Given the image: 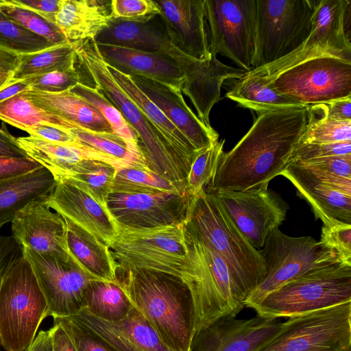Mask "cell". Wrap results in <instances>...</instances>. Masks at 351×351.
<instances>
[{"label":"cell","instance_id":"cell-1","mask_svg":"<svg viewBox=\"0 0 351 351\" xmlns=\"http://www.w3.org/2000/svg\"><path fill=\"white\" fill-rule=\"evenodd\" d=\"M308 117V106L260 113L238 143L222 153L215 177L206 186L215 191L268 188L289 165Z\"/></svg>","mask_w":351,"mask_h":351},{"label":"cell","instance_id":"cell-2","mask_svg":"<svg viewBox=\"0 0 351 351\" xmlns=\"http://www.w3.org/2000/svg\"><path fill=\"white\" fill-rule=\"evenodd\" d=\"M115 280L169 348L191 351L196 311L191 291L180 278L153 271L117 269Z\"/></svg>","mask_w":351,"mask_h":351},{"label":"cell","instance_id":"cell-3","mask_svg":"<svg viewBox=\"0 0 351 351\" xmlns=\"http://www.w3.org/2000/svg\"><path fill=\"white\" fill-rule=\"evenodd\" d=\"M76 69L88 77L122 113L138 136L139 148L147 168L188 193L190 167L113 77L95 39L73 43Z\"/></svg>","mask_w":351,"mask_h":351},{"label":"cell","instance_id":"cell-4","mask_svg":"<svg viewBox=\"0 0 351 351\" xmlns=\"http://www.w3.org/2000/svg\"><path fill=\"white\" fill-rule=\"evenodd\" d=\"M184 225L186 233L223 259L247 298L266 275L264 261L259 250L230 219L210 187L192 197Z\"/></svg>","mask_w":351,"mask_h":351},{"label":"cell","instance_id":"cell-5","mask_svg":"<svg viewBox=\"0 0 351 351\" xmlns=\"http://www.w3.org/2000/svg\"><path fill=\"white\" fill-rule=\"evenodd\" d=\"M184 232L186 254L180 278L193 298L196 332L220 318L236 317L244 308L247 297L223 259L185 230Z\"/></svg>","mask_w":351,"mask_h":351},{"label":"cell","instance_id":"cell-6","mask_svg":"<svg viewBox=\"0 0 351 351\" xmlns=\"http://www.w3.org/2000/svg\"><path fill=\"white\" fill-rule=\"evenodd\" d=\"M351 301V264L310 270L267 295L252 308L269 318L291 317Z\"/></svg>","mask_w":351,"mask_h":351},{"label":"cell","instance_id":"cell-7","mask_svg":"<svg viewBox=\"0 0 351 351\" xmlns=\"http://www.w3.org/2000/svg\"><path fill=\"white\" fill-rule=\"evenodd\" d=\"M47 315V305L30 264L23 256L5 274L0 286V345L25 351Z\"/></svg>","mask_w":351,"mask_h":351},{"label":"cell","instance_id":"cell-8","mask_svg":"<svg viewBox=\"0 0 351 351\" xmlns=\"http://www.w3.org/2000/svg\"><path fill=\"white\" fill-rule=\"evenodd\" d=\"M117 224L108 247L117 269H142L180 278L186 254L184 223L134 228Z\"/></svg>","mask_w":351,"mask_h":351},{"label":"cell","instance_id":"cell-9","mask_svg":"<svg viewBox=\"0 0 351 351\" xmlns=\"http://www.w3.org/2000/svg\"><path fill=\"white\" fill-rule=\"evenodd\" d=\"M252 69L271 64L297 49L308 37L319 0H256Z\"/></svg>","mask_w":351,"mask_h":351},{"label":"cell","instance_id":"cell-10","mask_svg":"<svg viewBox=\"0 0 351 351\" xmlns=\"http://www.w3.org/2000/svg\"><path fill=\"white\" fill-rule=\"evenodd\" d=\"M259 252L266 275L245 300V306L252 308L267 295L304 273L343 263L335 251L311 237H290L279 228L270 232Z\"/></svg>","mask_w":351,"mask_h":351},{"label":"cell","instance_id":"cell-11","mask_svg":"<svg viewBox=\"0 0 351 351\" xmlns=\"http://www.w3.org/2000/svg\"><path fill=\"white\" fill-rule=\"evenodd\" d=\"M258 77L304 106L351 97V60L335 56L312 58L270 77Z\"/></svg>","mask_w":351,"mask_h":351},{"label":"cell","instance_id":"cell-12","mask_svg":"<svg viewBox=\"0 0 351 351\" xmlns=\"http://www.w3.org/2000/svg\"><path fill=\"white\" fill-rule=\"evenodd\" d=\"M256 351H351V301L289 317Z\"/></svg>","mask_w":351,"mask_h":351},{"label":"cell","instance_id":"cell-13","mask_svg":"<svg viewBox=\"0 0 351 351\" xmlns=\"http://www.w3.org/2000/svg\"><path fill=\"white\" fill-rule=\"evenodd\" d=\"M211 54L224 56L245 72L252 70L256 0H204Z\"/></svg>","mask_w":351,"mask_h":351},{"label":"cell","instance_id":"cell-14","mask_svg":"<svg viewBox=\"0 0 351 351\" xmlns=\"http://www.w3.org/2000/svg\"><path fill=\"white\" fill-rule=\"evenodd\" d=\"M350 0H319L306 40L290 54L245 76L268 77L304 60L331 56L351 60V43L344 29V13Z\"/></svg>","mask_w":351,"mask_h":351},{"label":"cell","instance_id":"cell-15","mask_svg":"<svg viewBox=\"0 0 351 351\" xmlns=\"http://www.w3.org/2000/svg\"><path fill=\"white\" fill-rule=\"evenodd\" d=\"M31 265L47 305V315L70 317L85 308V295L90 282L97 280L71 258L40 254L22 248Z\"/></svg>","mask_w":351,"mask_h":351},{"label":"cell","instance_id":"cell-16","mask_svg":"<svg viewBox=\"0 0 351 351\" xmlns=\"http://www.w3.org/2000/svg\"><path fill=\"white\" fill-rule=\"evenodd\" d=\"M213 191L236 227L258 250L263 247L270 232L285 219L286 203L268 188Z\"/></svg>","mask_w":351,"mask_h":351},{"label":"cell","instance_id":"cell-17","mask_svg":"<svg viewBox=\"0 0 351 351\" xmlns=\"http://www.w3.org/2000/svg\"><path fill=\"white\" fill-rule=\"evenodd\" d=\"M192 197L178 191L110 193L107 208L116 223L143 228L184 223Z\"/></svg>","mask_w":351,"mask_h":351},{"label":"cell","instance_id":"cell-18","mask_svg":"<svg viewBox=\"0 0 351 351\" xmlns=\"http://www.w3.org/2000/svg\"><path fill=\"white\" fill-rule=\"evenodd\" d=\"M280 175L293 184L324 226L351 225V179L293 162Z\"/></svg>","mask_w":351,"mask_h":351},{"label":"cell","instance_id":"cell-19","mask_svg":"<svg viewBox=\"0 0 351 351\" xmlns=\"http://www.w3.org/2000/svg\"><path fill=\"white\" fill-rule=\"evenodd\" d=\"M164 55L173 59L181 71L184 82L182 92L195 107L197 116L208 128L212 108L220 99L221 88L228 79H241L245 71L220 62L217 56L198 59L181 51L171 43Z\"/></svg>","mask_w":351,"mask_h":351},{"label":"cell","instance_id":"cell-20","mask_svg":"<svg viewBox=\"0 0 351 351\" xmlns=\"http://www.w3.org/2000/svg\"><path fill=\"white\" fill-rule=\"evenodd\" d=\"M48 195L32 201L16 214L11 222L12 237L21 248L69 260L66 222L50 207Z\"/></svg>","mask_w":351,"mask_h":351},{"label":"cell","instance_id":"cell-21","mask_svg":"<svg viewBox=\"0 0 351 351\" xmlns=\"http://www.w3.org/2000/svg\"><path fill=\"white\" fill-rule=\"evenodd\" d=\"M282 322L256 315L220 318L196 331L191 351H256L280 330Z\"/></svg>","mask_w":351,"mask_h":351},{"label":"cell","instance_id":"cell-22","mask_svg":"<svg viewBox=\"0 0 351 351\" xmlns=\"http://www.w3.org/2000/svg\"><path fill=\"white\" fill-rule=\"evenodd\" d=\"M50 207L108 246L117 224L103 204L88 192L66 180H59L47 197Z\"/></svg>","mask_w":351,"mask_h":351},{"label":"cell","instance_id":"cell-23","mask_svg":"<svg viewBox=\"0 0 351 351\" xmlns=\"http://www.w3.org/2000/svg\"><path fill=\"white\" fill-rule=\"evenodd\" d=\"M158 15L171 43L198 59L211 56L204 0H159Z\"/></svg>","mask_w":351,"mask_h":351},{"label":"cell","instance_id":"cell-24","mask_svg":"<svg viewBox=\"0 0 351 351\" xmlns=\"http://www.w3.org/2000/svg\"><path fill=\"white\" fill-rule=\"evenodd\" d=\"M71 317L101 338L114 351H173L134 306L129 315L119 322L99 319L85 308Z\"/></svg>","mask_w":351,"mask_h":351},{"label":"cell","instance_id":"cell-25","mask_svg":"<svg viewBox=\"0 0 351 351\" xmlns=\"http://www.w3.org/2000/svg\"><path fill=\"white\" fill-rule=\"evenodd\" d=\"M132 77L141 90L165 114L197 152L219 141L218 133L213 128H207L188 106L182 91L143 77Z\"/></svg>","mask_w":351,"mask_h":351},{"label":"cell","instance_id":"cell-26","mask_svg":"<svg viewBox=\"0 0 351 351\" xmlns=\"http://www.w3.org/2000/svg\"><path fill=\"white\" fill-rule=\"evenodd\" d=\"M105 62L131 76L152 80L182 91L184 77L176 62L166 55L97 43Z\"/></svg>","mask_w":351,"mask_h":351},{"label":"cell","instance_id":"cell-27","mask_svg":"<svg viewBox=\"0 0 351 351\" xmlns=\"http://www.w3.org/2000/svg\"><path fill=\"white\" fill-rule=\"evenodd\" d=\"M110 1L60 0L58 11L47 21L54 24L70 43L93 40L111 19Z\"/></svg>","mask_w":351,"mask_h":351},{"label":"cell","instance_id":"cell-28","mask_svg":"<svg viewBox=\"0 0 351 351\" xmlns=\"http://www.w3.org/2000/svg\"><path fill=\"white\" fill-rule=\"evenodd\" d=\"M21 94L43 110L82 128L117 136L97 108L70 90L55 93L27 90Z\"/></svg>","mask_w":351,"mask_h":351},{"label":"cell","instance_id":"cell-29","mask_svg":"<svg viewBox=\"0 0 351 351\" xmlns=\"http://www.w3.org/2000/svg\"><path fill=\"white\" fill-rule=\"evenodd\" d=\"M17 141L29 157L51 172L56 182L84 160H101L119 168V165L108 157L80 144L54 143L32 136L19 137Z\"/></svg>","mask_w":351,"mask_h":351},{"label":"cell","instance_id":"cell-30","mask_svg":"<svg viewBox=\"0 0 351 351\" xmlns=\"http://www.w3.org/2000/svg\"><path fill=\"white\" fill-rule=\"evenodd\" d=\"M56 180L43 166L24 175L0 181V229L32 201L50 194Z\"/></svg>","mask_w":351,"mask_h":351},{"label":"cell","instance_id":"cell-31","mask_svg":"<svg viewBox=\"0 0 351 351\" xmlns=\"http://www.w3.org/2000/svg\"><path fill=\"white\" fill-rule=\"evenodd\" d=\"M65 220L71 258L94 278L114 281L118 266L109 247L71 221Z\"/></svg>","mask_w":351,"mask_h":351},{"label":"cell","instance_id":"cell-32","mask_svg":"<svg viewBox=\"0 0 351 351\" xmlns=\"http://www.w3.org/2000/svg\"><path fill=\"white\" fill-rule=\"evenodd\" d=\"M111 18L108 25L95 38L97 43L108 44L149 53L165 54L171 45L164 25Z\"/></svg>","mask_w":351,"mask_h":351},{"label":"cell","instance_id":"cell-33","mask_svg":"<svg viewBox=\"0 0 351 351\" xmlns=\"http://www.w3.org/2000/svg\"><path fill=\"white\" fill-rule=\"evenodd\" d=\"M107 66L117 82L191 168L193 160L199 152L156 104L141 90L132 76L118 71L108 64Z\"/></svg>","mask_w":351,"mask_h":351},{"label":"cell","instance_id":"cell-34","mask_svg":"<svg viewBox=\"0 0 351 351\" xmlns=\"http://www.w3.org/2000/svg\"><path fill=\"white\" fill-rule=\"evenodd\" d=\"M226 97L239 106L260 113L301 107L297 100L282 95L258 77L245 76L237 80Z\"/></svg>","mask_w":351,"mask_h":351},{"label":"cell","instance_id":"cell-35","mask_svg":"<svg viewBox=\"0 0 351 351\" xmlns=\"http://www.w3.org/2000/svg\"><path fill=\"white\" fill-rule=\"evenodd\" d=\"M76 51L73 44L66 43L44 50L19 55L17 66L12 73L11 84L36 75L75 66Z\"/></svg>","mask_w":351,"mask_h":351},{"label":"cell","instance_id":"cell-36","mask_svg":"<svg viewBox=\"0 0 351 351\" xmlns=\"http://www.w3.org/2000/svg\"><path fill=\"white\" fill-rule=\"evenodd\" d=\"M133 305L116 282L94 280L85 295V308L97 317L108 322L124 319Z\"/></svg>","mask_w":351,"mask_h":351},{"label":"cell","instance_id":"cell-37","mask_svg":"<svg viewBox=\"0 0 351 351\" xmlns=\"http://www.w3.org/2000/svg\"><path fill=\"white\" fill-rule=\"evenodd\" d=\"M117 169L110 163L87 159L75 165L60 180H66L75 184L106 205V199L112 191Z\"/></svg>","mask_w":351,"mask_h":351},{"label":"cell","instance_id":"cell-38","mask_svg":"<svg viewBox=\"0 0 351 351\" xmlns=\"http://www.w3.org/2000/svg\"><path fill=\"white\" fill-rule=\"evenodd\" d=\"M0 119L25 132L38 124L63 130L77 125L38 108L21 93L0 102Z\"/></svg>","mask_w":351,"mask_h":351},{"label":"cell","instance_id":"cell-39","mask_svg":"<svg viewBox=\"0 0 351 351\" xmlns=\"http://www.w3.org/2000/svg\"><path fill=\"white\" fill-rule=\"evenodd\" d=\"M70 90L97 108L109 123L113 132L131 150L142 156L137 134L121 111L99 90L86 83H79Z\"/></svg>","mask_w":351,"mask_h":351},{"label":"cell","instance_id":"cell-40","mask_svg":"<svg viewBox=\"0 0 351 351\" xmlns=\"http://www.w3.org/2000/svg\"><path fill=\"white\" fill-rule=\"evenodd\" d=\"M308 122L300 143L351 141V120L328 118L323 103L308 106Z\"/></svg>","mask_w":351,"mask_h":351},{"label":"cell","instance_id":"cell-41","mask_svg":"<svg viewBox=\"0 0 351 351\" xmlns=\"http://www.w3.org/2000/svg\"><path fill=\"white\" fill-rule=\"evenodd\" d=\"M157 191H178L183 193L173 184L147 169L126 166L117 169L111 193Z\"/></svg>","mask_w":351,"mask_h":351},{"label":"cell","instance_id":"cell-42","mask_svg":"<svg viewBox=\"0 0 351 351\" xmlns=\"http://www.w3.org/2000/svg\"><path fill=\"white\" fill-rule=\"evenodd\" d=\"M53 46L56 45L10 19L0 9V48L21 55Z\"/></svg>","mask_w":351,"mask_h":351},{"label":"cell","instance_id":"cell-43","mask_svg":"<svg viewBox=\"0 0 351 351\" xmlns=\"http://www.w3.org/2000/svg\"><path fill=\"white\" fill-rule=\"evenodd\" d=\"M0 9L10 19L53 45L69 43L54 24L31 10L14 4L11 0H1Z\"/></svg>","mask_w":351,"mask_h":351},{"label":"cell","instance_id":"cell-44","mask_svg":"<svg viewBox=\"0 0 351 351\" xmlns=\"http://www.w3.org/2000/svg\"><path fill=\"white\" fill-rule=\"evenodd\" d=\"M224 142V139L218 141L196 155L186 178V189L190 196H197L213 180L223 152Z\"/></svg>","mask_w":351,"mask_h":351},{"label":"cell","instance_id":"cell-45","mask_svg":"<svg viewBox=\"0 0 351 351\" xmlns=\"http://www.w3.org/2000/svg\"><path fill=\"white\" fill-rule=\"evenodd\" d=\"M53 319L66 332L75 351H114L101 338L73 317Z\"/></svg>","mask_w":351,"mask_h":351},{"label":"cell","instance_id":"cell-46","mask_svg":"<svg viewBox=\"0 0 351 351\" xmlns=\"http://www.w3.org/2000/svg\"><path fill=\"white\" fill-rule=\"evenodd\" d=\"M29 90L45 93H60L82 83V75L75 66L64 71L36 75L25 79Z\"/></svg>","mask_w":351,"mask_h":351},{"label":"cell","instance_id":"cell-47","mask_svg":"<svg viewBox=\"0 0 351 351\" xmlns=\"http://www.w3.org/2000/svg\"><path fill=\"white\" fill-rule=\"evenodd\" d=\"M110 12L112 19L145 23L159 15L160 10L154 0H112Z\"/></svg>","mask_w":351,"mask_h":351},{"label":"cell","instance_id":"cell-48","mask_svg":"<svg viewBox=\"0 0 351 351\" xmlns=\"http://www.w3.org/2000/svg\"><path fill=\"white\" fill-rule=\"evenodd\" d=\"M319 242L335 251L343 263L351 264V225L323 226Z\"/></svg>","mask_w":351,"mask_h":351},{"label":"cell","instance_id":"cell-49","mask_svg":"<svg viewBox=\"0 0 351 351\" xmlns=\"http://www.w3.org/2000/svg\"><path fill=\"white\" fill-rule=\"evenodd\" d=\"M350 154L351 141L332 143H299L294 149L289 162Z\"/></svg>","mask_w":351,"mask_h":351},{"label":"cell","instance_id":"cell-50","mask_svg":"<svg viewBox=\"0 0 351 351\" xmlns=\"http://www.w3.org/2000/svg\"><path fill=\"white\" fill-rule=\"evenodd\" d=\"M291 162L308 169L351 179V154Z\"/></svg>","mask_w":351,"mask_h":351},{"label":"cell","instance_id":"cell-51","mask_svg":"<svg viewBox=\"0 0 351 351\" xmlns=\"http://www.w3.org/2000/svg\"><path fill=\"white\" fill-rule=\"evenodd\" d=\"M42 165L30 157L0 155V181L29 173Z\"/></svg>","mask_w":351,"mask_h":351},{"label":"cell","instance_id":"cell-52","mask_svg":"<svg viewBox=\"0 0 351 351\" xmlns=\"http://www.w3.org/2000/svg\"><path fill=\"white\" fill-rule=\"evenodd\" d=\"M26 132L29 134V136L51 143L64 145L79 144L67 130L51 125L38 124L29 128Z\"/></svg>","mask_w":351,"mask_h":351},{"label":"cell","instance_id":"cell-53","mask_svg":"<svg viewBox=\"0 0 351 351\" xmlns=\"http://www.w3.org/2000/svg\"><path fill=\"white\" fill-rule=\"evenodd\" d=\"M22 255L21 247L12 236H0V286L8 269Z\"/></svg>","mask_w":351,"mask_h":351},{"label":"cell","instance_id":"cell-54","mask_svg":"<svg viewBox=\"0 0 351 351\" xmlns=\"http://www.w3.org/2000/svg\"><path fill=\"white\" fill-rule=\"evenodd\" d=\"M12 3L31 10L46 20L59 9L60 0H11Z\"/></svg>","mask_w":351,"mask_h":351},{"label":"cell","instance_id":"cell-55","mask_svg":"<svg viewBox=\"0 0 351 351\" xmlns=\"http://www.w3.org/2000/svg\"><path fill=\"white\" fill-rule=\"evenodd\" d=\"M323 104L328 118L338 121L351 120V97Z\"/></svg>","mask_w":351,"mask_h":351},{"label":"cell","instance_id":"cell-56","mask_svg":"<svg viewBox=\"0 0 351 351\" xmlns=\"http://www.w3.org/2000/svg\"><path fill=\"white\" fill-rule=\"evenodd\" d=\"M0 155L10 157H28L20 147L17 138L8 132L4 124L0 128Z\"/></svg>","mask_w":351,"mask_h":351},{"label":"cell","instance_id":"cell-57","mask_svg":"<svg viewBox=\"0 0 351 351\" xmlns=\"http://www.w3.org/2000/svg\"><path fill=\"white\" fill-rule=\"evenodd\" d=\"M52 351H75V349L69 336L60 325L53 322L49 329Z\"/></svg>","mask_w":351,"mask_h":351},{"label":"cell","instance_id":"cell-58","mask_svg":"<svg viewBox=\"0 0 351 351\" xmlns=\"http://www.w3.org/2000/svg\"><path fill=\"white\" fill-rule=\"evenodd\" d=\"M25 351H52L49 330L39 331L31 346Z\"/></svg>","mask_w":351,"mask_h":351},{"label":"cell","instance_id":"cell-59","mask_svg":"<svg viewBox=\"0 0 351 351\" xmlns=\"http://www.w3.org/2000/svg\"><path fill=\"white\" fill-rule=\"evenodd\" d=\"M18 61V54L0 48V73H12Z\"/></svg>","mask_w":351,"mask_h":351},{"label":"cell","instance_id":"cell-60","mask_svg":"<svg viewBox=\"0 0 351 351\" xmlns=\"http://www.w3.org/2000/svg\"><path fill=\"white\" fill-rule=\"evenodd\" d=\"M27 90L29 87L25 80L12 83L0 90V102Z\"/></svg>","mask_w":351,"mask_h":351},{"label":"cell","instance_id":"cell-61","mask_svg":"<svg viewBox=\"0 0 351 351\" xmlns=\"http://www.w3.org/2000/svg\"><path fill=\"white\" fill-rule=\"evenodd\" d=\"M12 73H0V90L11 84Z\"/></svg>","mask_w":351,"mask_h":351}]
</instances>
